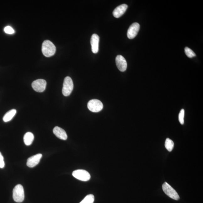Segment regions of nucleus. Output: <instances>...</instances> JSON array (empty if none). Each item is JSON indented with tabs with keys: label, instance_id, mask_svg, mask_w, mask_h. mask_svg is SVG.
<instances>
[{
	"label": "nucleus",
	"instance_id": "a211bd4d",
	"mask_svg": "<svg viewBox=\"0 0 203 203\" xmlns=\"http://www.w3.org/2000/svg\"><path fill=\"white\" fill-rule=\"evenodd\" d=\"M185 52L186 55L190 58H192L196 56L195 53L188 47H186L185 48Z\"/></svg>",
	"mask_w": 203,
	"mask_h": 203
},
{
	"label": "nucleus",
	"instance_id": "f257e3e1",
	"mask_svg": "<svg viewBox=\"0 0 203 203\" xmlns=\"http://www.w3.org/2000/svg\"><path fill=\"white\" fill-rule=\"evenodd\" d=\"M56 48L52 42L48 40L43 42L42 45V52L44 56L47 57L52 56L56 52Z\"/></svg>",
	"mask_w": 203,
	"mask_h": 203
},
{
	"label": "nucleus",
	"instance_id": "7ed1b4c3",
	"mask_svg": "<svg viewBox=\"0 0 203 203\" xmlns=\"http://www.w3.org/2000/svg\"><path fill=\"white\" fill-rule=\"evenodd\" d=\"M73 83L71 77H67L64 78L62 93L63 95L68 96L71 94L73 88Z\"/></svg>",
	"mask_w": 203,
	"mask_h": 203
},
{
	"label": "nucleus",
	"instance_id": "aec40b11",
	"mask_svg": "<svg viewBox=\"0 0 203 203\" xmlns=\"http://www.w3.org/2000/svg\"><path fill=\"white\" fill-rule=\"evenodd\" d=\"M6 33L9 34V35H12L15 33L14 30L13 28L10 26H7L5 27L4 29Z\"/></svg>",
	"mask_w": 203,
	"mask_h": 203
},
{
	"label": "nucleus",
	"instance_id": "dca6fc26",
	"mask_svg": "<svg viewBox=\"0 0 203 203\" xmlns=\"http://www.w3.org/2000/svg\"><path fill=\"white\" fill-rule=\"evenodd\" d=\"M174 144L173 141L170 138H167L165 141V147L168 151L171 152L174 148Z\"/></svg>",
	"mask_w": 203,
	"mask_h": 203
},
{
	"label": "nucleus",
	"instance_id": "4468645a",
	"mask_svg": "<svg viewBox=\"0 0 203 203\" xmlns=\"http://www.w3.org/2000/svg\"><path fill=\"white\" fill-rule=\"evenodd\" d=\"M16 110L15 109L11 110L7 112L3 117V120L4 122H7L12 120V119L16 115Z\"/></svg>",
	"mask_w": 203,
	"mask_h": 203
},
{
	"label": "nucleus",
	"instance_id": "20e7f679",
	"mask_svg": "<svg viewBox=\"0 0 203 203\" xmlns=\"http://www.w3.org/2000/svg\"><path fill=\"white\" fill-rule=\"evenodd\" d=\"M162 188L165 194L170 198L176 200H179L180 198L177 192L166 182L163 184Z\"/></svg>",
	"mask_w": 203,
	"mask_h": 203
},
{
	"label": "nucleus",
	"instance_id": "f3484780",
	"mask_svg": "<svg viewBox=\"0 0 203 203\" xmlns=\"http://www.w3.org/2000/svg\"><path fill=\"white\" fill-rule=\"evenodd\" d=\"M94 200V197L93 195H87L83 200L79 203H93Z\"/></svg>",
	"mask_w": 203,
	"mask_h": 203
},
{
	"label": "nucleus",
	"instance_id": "2eb2a0df",
	"mask_svg": "<svg viewBox=\"0 0 203 203\" xmlns=\"http://www.w3.org/2000/svg\"><path fill=\"white\" fill-rule=\"evenodd\" d=\"M35 136L31 132H28L24 135V144L26 146H29L31 145L34 140Z\"/></svg>",
	"mask_w": 203,
	"mask_h": 203
},
{
	"label": "nucleus",
	"instance_id": "ddd939ff",
	"mask_svg": "<svg viewBox=\"0 0 203 203\" xmlns=\"http://www.w3.org/2000/svg\"><path fill=\"white\" fill-rule=\"evenodd\" d=\"M53 132L60 139L65 140L67 139V136L65 131L59 127L56 126L53 129Z\"/></svg>",
	"mask_w": 203,
	"mask_h": 203
},
{
	"label": "nucleus",
	"instance_id": "9b49d317",
	"mask_svg": "<svg viewBox=\"0 0 203 203\" xmlns=\"http://www.w3.org/2000/svg\"><path fill=\"white\" fill-rule=\"evenodd\" d=\"M99 41V36L95 34L93 35L91 37L90 43L92 52L94 54H96L98 52Z\"/></svg>",
	"mask_w": 203,
	"mask_h": 203
},
{
	"label": "nucleus",
	"instance_id": "412c9836",
	"mask_svg": "<svg viewBox=\"0 0 203 203\" xmlns=\"http://www.w3.org/2000/svg\"><path fill=\"white\" fill-rule=\"evenodd\" d=\"M5 167V162L3 155L0 152V168H3Z\"/></svg>",
	"mask_w": 203,
	"mask_h": 203
},
{
	"label": "nucleus",
	"instance_id": "6ab92c4d",
	"mask_svg": "<svg viewBox=\"0 0 203 203\" xmlns=\"http://www.w3.org/2000/svg\"><path fill=\"white\" fill-rule=\"evenodd\" d=\"M185 111L182 109L180 111L179 115V121L181 125L184 124V117Z\"/></svg>",
	"mask_w": 203,
	"mask_h": 203
},
{
	"label": "nucleus",
	"instance_id": "6e6552de",
	"mask_svg": "<svg viewBox=\"0 0 203 203\" xmlns=\"http://www.w3.org/2000/svg\"><path fill=\"white\" fill-rule=\"evenodd\" d=\"M140 28V24L138 23L132 24L129 27L127 32V37L128 38L130 39H134L137 35Z\"/></svg>",
	"mask_w": 203,
	"mask_h": 203
},
{
	"label": "nucleus",
	"instance_id": "f03ea898",
	"mask_svg": "<svg viewBox=\"0 0 203 203\" xmlns=\"http://www.w3.org/2000/svg\"><path fill=\"white\" fill-rule=\"evenodd\" d=\"M13 198L15 202H22L24 200V194L23 187L20 184L17 185L13 190Z\"/></svg>",
	"mask_w": 203,
	"mask_h": 203
},
{
	"label": "nucleus",
	"instance_id": "423d86ee",
	"mask_svg": "<svg viewBox=\"0 0 203 203\" xmlns=\"http://www.w3.org/2000/svg\"><path fill=\"white\" fill-rule=\"evenodd\" d=\"M74 177L83 181H87L90 179V174L84 170H77L74 171L72 173Z\"/></svg>",
	"mask_w": 203,
	"mask_h": 203
},
{
	"label": "nucleus",
	"instance_id": "39448f33",
	"mask_svg": "<svg viewBox=\"0 0 203 203\" xmlns=\"http://www.w3.org/2000/svg\"><path fill=\"white\" fill-rule=\"evenodd\" d=\"M89 110L94 113H98L101 111L103 108V105L100 100L92 99L90 100L87 104Z\"/></svg>",
	"mask_w": 203,
	"mask_h": 203
},
{
	"label": "nucleus",
	"instance_id": "f8f14e48",
	"mask_svg": "<svg viewBox=\"0 0 203 203\" xmlns=\"http://www.w3.org/2000/svg\"><path fill=\"white\" fill-rule=\"evenodd\" d=\"M128 6L125 4L119 6L113 11V16L115 18H118L122 16L126 12Z\"/></svg>",
	"mask_w": 203,
	"mask_h": 203
},
{
	"label": "nucleus",
	"instance_id": "0eeeda50",
	"mask_svg": "<svg viewBox=\"0 0 203 203\" xmlns=\"http://www.w3.org/2000/svg\"><path fill=\"white\" fill-rule=\"evenodd\" d=\"M46 85V82L44 79H39L33 82L32 87L36 92H43L45 90Z\"/></svg>",
	"mask_w": 203,
	"mask_h": 203
},
{
	"label": "nucleus",
	"instance_id": "9d476101",
	"mask_svg": "<svg viewBox=\"0 0 203 203\" xmlns=\"http://www.w3.org/2000/svg\"><path fill=\"white\" fill-rule=\"evenodd\" d=\"M42 157V155L41 153H39L29 157L27 161V166L30 168H33L36 166L40 162Z\"/></svg>",
	"mask_w": 203,
	"mask_h": 203
},
{
	"label": "nucleus",
	"instance_id": "1a4fd4ad",
	"mask_svg": "<svg viewBox=\"0 0 203 203\" xmlns=\"http://www.w3.org/2000/svg\"><path fill=\"white\" fill-rule=\"evenodd\" d=\"M115 62L119 71L122 72L126 71L127 67V64L124 57L121 55H118L115 58Z\"/></svg>",
	"mask_w": 203,
	"mask_h": 203
}]
</instances>
